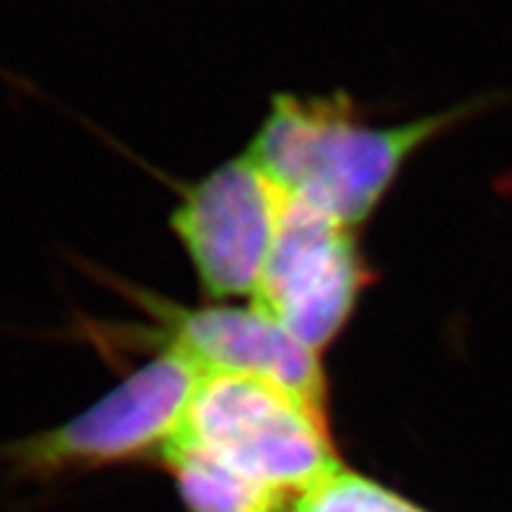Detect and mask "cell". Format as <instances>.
<instances>
[{
  "label": "cell",
  "mask_w": 512,
  "mask_h": 512,
  "mask_svg": "<svg viewBox=\"0 0 512 512\" xmlns=\"http://www.w3.org/2000/svg\"><path fill=\"white\" fill-rule=\"evenodd\" d=\"M477 105L375 126L347 93H275L247 155L285 195L361 228L420 147Z\"/></svg>",
  "instance_id": "obj_1"
},
{
  "label": "cell",
  "mask_w": 512,
  "mask_h": 512,
  "mask_svg": "<svg viewBox=\"0 0 512 512\" xmlns=\"http://www.w3.org/2000/svg\"><path fill=\"white\" fill-rule=\"evenodd\" d=\"M166 448L188 453L287 512L342 465L328 406L259 375H202Z\"/></svg>",
  "instance_id": "obj_2"
},
{
  "label": "cell",
  "mask_w": 512,
  "mask_h": 512,
  "mask_svg": "<svg viewBox=\"0 0 512 512\" xmlns=\"http://www.w3.org/2000/svg\"><path fill=\"white\" fill-rule=\"evenodd\" d=\"M202 370L157 349L112 392L46 432L0 446V463L19 482L55 484L124 465H157L181 430Z\"/></svg>",
  "instance_id": "obj_3"
},
{
  "label": "cell",
  "mask_w": 512,
  "mask_h": 512,
  "mask_svg": "<svg viewBox=\"0 0 512 512\" xmlns=\"http://www.w3.org/2000/svg\"><path fill=\"white\" fill-rule=\"evenodd\" d=\"M93 275L105 280L126 302L145 313L155 328H131L119 342L107 347H152L169 349L188 358L202 375L238 373L275 380L306 399L328 406V373L323 356L304 347L283 325L249 304L214 302L183 306L145 287L126 283L102 271ZM105 347V344H98Z\"/></svg>",
  "instance_id": "obj_4"
},
{
  "label": "cell",
  "mask_w": 512,
  "mask_h": 512,
  "mask_svg": "<svg viewBox=\"0 0 512 512\" xmlns=\"http://www.w3.org/2000/svg\"><path fill=\"white\" fill-rule=\"evenodd\" d=\"M373 280L356 228L285 195L254 306L323 356L354 318Z\"/></svg>",
  "instance_id": "obj_5"
},
{
  "label": "cell",
  "mask_w": 512,
  "mask_h": 512,
  "mask_svg": "<svg viewBox=\"0 0 512 512\" xmlns=\"http://www.w3.org/2000/svg\"><path fill=\"white\" fill-rule=\"evenodd\" d=\"M283 202L285 192L247 152L181 190L169 223L204 299H254Z\"/></svg>",
  "instance_id": "obj_6"
},
{
  "label": "cell",
  "mask_w": 512,
  "mask_h": 512,
  "mask_svg": "<svg viewBox=\"0 0 512 512\" xmlns=\"http://www.w3.org/2000/svg\"><path fill=\"white\" fill-rule=\"evenodd\" d=\"M290 512H432L392 486L339 465L304 491Z\"/></svg>",
  "instance_id": "obj_7"
}]
</instances>
